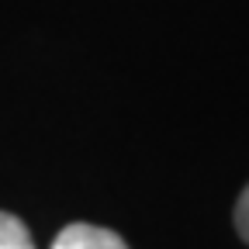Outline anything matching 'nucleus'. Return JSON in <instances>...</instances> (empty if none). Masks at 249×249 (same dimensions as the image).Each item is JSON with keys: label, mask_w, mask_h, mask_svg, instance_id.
Segmentation results:
<instances>
[{"label": "nucleus", "mask_w": 249, "mask_h": 249, "mask_svg": "<svg viewBox=\"0 0 249 249\" xmlns=\"http://www.w3.org/2000/svg\"><path fill=\"white\" fill-rule=\"evenodd\" d=\"M52 249H128V246H124V239L118 232H111V229L73 222V225H66L55 235Z\"/></svg>", "instance_id": "obj_1"}, {"label": "nucleus", "mask_w": 249, "mask_h": 249, "mask_svg": "<svg viewBox=\"0 0 249 249\" xmlns=\"http://www.w3.org/2000/svg\"><path fill=\"white\" fill-rule=\"evenodd\" d=\"M0 249H35L31 232L24 229V222L18 214L0 211Z\"/></svg>", "instance_id": "obj_2"}, {"label": "nucleus", "mask_w": 249, "mask_h": 249, "mask_svg": "<svg viewBox=\"0 0 249 249\" xmlns=\"http://www.w3.org/2000/svg\"><path fill=\"white\" fill-rule=\"evenodd\" d=\"M235 229H239V235L249 242V187L239 194V204H235Z\"/></svg>", "instance_id": "obj_3"}]
</instances>
